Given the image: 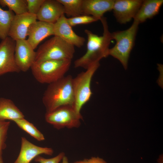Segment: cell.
Wrapping results in <instances>:
<instances>
[{
  "label": "cell",
  "instance_id": "obj_19",
  "mask_svg": "<svg viewBox=\"0 0 163 163\" xmlns=\"http://www.w3.org/2000/svg\"><path fill=\"white\" fill-rule=\"evenodd\" d=\"M15 14L12 11L5 10L0 7V39L8 37L11 24Z\"/></svg>",
  "mask_w": 163,
  "mask_h": 163
},
{
  "label": "cell",
  "instance_id": "obj_23",
  "mask_svg": "<svg viewBox=\"0 0 163 163\" xmlns=\"http://www.w3.org/2000/svg\"><path fill=\"white\" fill-rule=\"evenodd\" d=\"M10 122L0 120V163H4L2 151L6 147V141Z\"/></svg>",
  "mask_w": 163,
  "mask_h": 163
},
{
  "label": "cell",
  "instance_id": "obj_2",
  "mask_svg": "<svg viewBox=\"0 0 163 163\" xmlns=\"http://www.w3.org/2000/svg\"><path fill=\"white\" fill-rule=\"evenodd\" d=\"M73 78L71 75H69L49 84L42 97L43 103L46 112H51L63 106H73L74 96Z\"/></svg>",
  "mask_w": 163,
  "mask_h": 163
},
{
  "label": "cell",
  "instance_id": "obj_10",
  "mask_svg": "<svg viewBox=\"0 0 163 163\" xmlns=\"http://www.w3.org/2000/svg\"><path fill=\"white\" fill-rule=\"evenodd\" d=\"M143 0H114L112 10L117 21L125 24L134 18Z\"/></svg>",
  "mask_w": 163,
  "mask_h": 163
},
{
  "label": "cell",
  "instance_id": "obj_26",
  "mask_svg": "<svg viewBox=\"0 0 163 163\" xmlns=\"http://www.w3.org/2000/svg\"><path fill=\"white\" fill-rule=\"evenodd\" d=\"M65 156V153L62 152L56 156L50 158H46L38 155L35 158L34 160L39 163H59Z\"/></svg>",
  "mask_w": 163,
  "mask_h": 163
},
{
  "label": "cell",
  "instance_id": "obj_11",
  "mask_svg": "<svg viewBox=\"0 0 163 163\" xmlns=\"http://www.w3.org/2000/svg\"><path fill=\"white\" fill-rule=\"evenodd\" d=\"M37 20L36 15L28 12L15 14L11 24L8 37L15 41L26 39L30 26Z\"/></svg>",
  "mask_w": 163,
  "mask_h": 163
},
{
  "label": "cell",
  "instance_id": "obj_21",
  "mask_svg": "<svg viewBox=\"0 0 163 163\" xmlns=\"http://www.w3.org/2000/svg\"><path fill=\"white\" fill-rule=\"evenodd\" d=\"M20 128L38 141L44 140L43 134L32 123L24 118L13 121Z\"/></svg>",
  "mask_w": 163,
  "mask_h": 163
},
{
  "label": "cell",
  "instance_id": "obj_7",
  "mask_svg": "<svg viewBox=\"0 0 163 163\" xmlns=\"http://www.w3.org/2000/svg\"><path fill=\"white\" fill-rule=\"evenodd\" d=\"M45 118L47 122L59 129L64 128L78 127L82 117L76 113L73 106L67 105L46 112Z\"/></svg>",
  "mask_w": 163,
  "mask_h": 163
},
{
  "label": "cell",
  "instance_id": "obj_29",
  "mask_svg": "<svg viewBox=\"0 0 163 163\" xmlns=\"http://www.w3.org/2000/svg\"><path fill=\"white\" fill-rule=\"evenodd\" d=\"M61 163H69L68 158L65 155L63 158Z\"/></svg>",
  "mask_w": 163,
  "mask_h": 163
},
{
  "label": "cell",
  "instance_id": "obj_28",
  "mask_svg": "<svg viewBox=\"0 0 163 163\" xmlns=\"http://www.w3.org/2000/svg\"><path fill=\"white\" fill-rule=\"evenodd\" d=\"M72 163H88V159H84L82 160L77 161Z\"/></svg>",
  "mask_w": 163,
  "mask_h": 163
},
{
  "label": "cell",
  "instance_id": "obj_18",
  "mask_svg": "<svg viewBox=\"0 0 163 163\" xmlns=\"http://www.w3.org/2000/svg\"><path fill=\"white\" fill-rule=\"evenodd\" d=\"M24 116L10 99L0 97V120H10L24 118Z\"/></svg>",
  "mask_w": 163,
  "mask_h": 163
},
{
  "label": "cell",
  "instance_id": "obj_20",
  "mask_svg": "<svg viewBox=\"0 0 163 163\" xmlns=\"http://www.w3.org/2000/svg\"><path fill=\"white\" fill-rule=\"evenodd\" d=\"M63 6L64 14L74 17L83 15V0H57Z\"/></svg>",
  "mask_w": 163,
  "mask_h": 163
},
{
  "label": "cell",
  "instance_id": "obj_25",
  "mask_svg": "<svg viewBox=\"0 0 163 163\" xmlns=\"http://www.w3.org/2000/svg\"><path fill=\"white\" fill-rule=\"evenodd\" d=\"M27 12L35 15L39 11L44 0H26Z\"/></svg>",
  "mask_w": 163,
  "mask_h": 163
},
{
  "label": "cell",
  "instance_id": "obj_27",
  "mask_svg": "<svg viewBox=\"0 0 163 163\" xmlns=\"http://www.w3.org/2000/svg\"><path fill=\"white\" fill-rule=\"evenodd\" d=\"M88 163H107L103 159L98 157H92L88 159Z\"/></svg>",
  "mask_w": 163,
  "mask_h": 163
},
{
  "label": "cell",
  "instance_id": "obj_15",
  "mask_svg": "<svg viewBox=\"0 0 163 163\" xmlns=\"http://www.w3.org/2000/svg\"><path fill=\"white\" fill-rule=\"evenodd\" d=\"M54 35L53 24L37 21L29 28L27 40L34 50L43 40Z\"/></svg>",
  "mask_w": 163,
  "mask_h": 163
},
{
  "label": "cell",
  "instance_id": "obj_14",
  "mask_svg": "<svg viewBox=\"0 0 163 163\" xmlns=\"http://www.w3.org/2000/svg\"><path fill=\"white\" fill-rule=\"evenodd\" d=\"M63 14V6L57 0H44L36 15L38 21L54 24Z\"/></svg>",
  "mask_w": 163,
  "mask_h": 163
},
{
  "label": "cell",
  "instance_id": "obj_5",
  "mask_svg": "<svg viewBox=\"0 0 163 163\" xmlns=\"http://www.w3.org/2000/svg\"><path fill=\"white\" fill-rule=\"evenodd\" d=\"M75 52L74 46L54 36L39 46L36 52L35 62L63 59L72 60Z\"/></svg>",
  "mask_w": 163,
  "mask_h": 163
},
{
  "label": "cell",
  "instance_id": "obj_4",
  "mask_svg": "<svg viewBox=\"0 0 163 163\" xmlns=\"http://www.w3.org/2000/svg\"><path fill=\"white\" fill-rule=\"evenodd\" d=\"M139 24L134 21L127 30L111 33L112 39L115 40L116 44L109 49V55L119 60L125 69L127 68L129 59L134 45Z\"/></svg>",
  "mask_w": 163,
  "mask_h": 163
},
{
  "label": "cell",
  "instance_id": "obj_9",
  "mask_svg": "<svg viewBox=\"0 0 163 163\" xmlns=\"http://www.w3.org/2000/svg\"><path fill=\"white\" fill-rule=\"evenodd\" d=\"M14 56L20 71L26 72L35 62L36 52L27 40H18L15 41Z\"/></svg>",
  "mask_w": 163,
  "mask_h": 163
},
{
  "label": "cell",
  "instance_id": "obj_12",
  "mask_svg": "<svg viewBox=\"0 0 163 163\" xmlns=\"http://www.w3.org/2000/svg\"><path fill=\"white\" fill-rule=\"evenodd\" d=\"M67 18L63 14L53 24L54 35L74 46L81 47L84 45L85 39L74 31Z\"/></svg>",
  "mask_w": 163,
  "mask_h": 163
},
{
  "label": "cell",
  "instance_id": "obj_22",
  "mask_svg": "<svg viewBox=\"0 0 163 163\" xmlns=\"http://www.w3.org/2000/svg\"><path fill=\"white\" fill-rule=\"evenodd\" d=\"M0 5L8 7L9 10L14 12L15 15L27 12L26 0H0Z\"/></svg>",
  "mask_w": 163,
  "mask_h": 163
},
{
  "label": "cell",
  "instance_id": "obj_1",
  "mask_svg": "<svg viewBox=\"0 0 163 163\" xmlns=\"http://www.w3.org/2000/svg\"><path fill=\"white\" fill-rule=\"evenodd\" d=\"M100 20L103 28L102 35L99 36L88 30H85L88 37L87 50L85 54L75 61V68L82 67L86 69L109 55V46L112 40L111 33L109 30L106 18L103 17Z\"/></svg>",
  "mask_w": 163,
  "mask_h": 163
},
{
  "label": "cell",
  "instance_id": "obj_3",
  "mask_svg": "<svg viewBox=\"0 0 163 163\" xmlns=\"http://www.w3.org/2000/svg\"><path fill=\"white\" fill-rule=\"evenodd\" d=\"M71 60H49L34 62L30 69L34 77L41 84H49L61 78L69 70Z\"/></svg>",
  "mask_w": 163,
  "mask_h": 163
},
{
  "label": "cell",
  "instance_id": "obj_13",
  "mask_svg": "<svg viewBox=\"0 0 163 163\" xmlns=\"http://www.w3.org/2000/svg\"><path fill=\"white\" fill-rule=\"evenodd\" d=\"M53 153V151L52 148L37 146L29 142L25 137H21L20 153L14 163H30L40 155H52Z\"/></svg>",
  "mask_w": 163,
  "mask_h": 163
},
{
  "label": "cell",
  "instance_id": "obj_17",
  "mask_svg": "<svg viewBox=\"0 0 163 163\" xmlns=\"http://www.w3.org/2000/svg\"><path fill=\"white\" fill-rule=\"evenodd\" d=\"M163 3V0H143L134 21L139 24L157 14Z\"/></svg>",
  "mask_w": 163,
  "mask_h": 163
},
{
  "label": "cell",
  "instance_id": "obj_16",
  "mask_svg": "<svg viewBox=\"0 0 163 163\" xmlns=\"http://www.w3.org/2000/svg\"><path fill=\"white\" fill-rule=\"evenodd\" d=\"M114 0H83V14L92 16L97 21L106 12L112 10Z\"/></svg>",
  "mask_w": 163,
  "mask_h": 163
},
{
  "label": "cell",
  "instance_id": "obj_6",
  "mask_svg": "<svg viewBox=\"0 0 163 163\" xmlns=\"http://www.w3.org/2000/svg\"><path fill=\"white\" fill-rule=\"evenodd\" d=\"M100 66L99 62L94 63L78 74L72 79V87L74 96L73 107L76 113L82 115L80 111L83 106L92 94L91 84L93 75Z\"/></svg>",
  "mask_w": 163,
  "mask_h": 163
},
{
  "label": "cell",
  "instance_id": "obj_8",
  "mask_svg": "<svg viewBox=\"0 0 163 163\" xmlns=\"http://www.w3.org/2000/svg\"><path fill=\"white\" fill-rule=\"evenodd\" d=\"M15 41L9 37L0 43V76L8 73L21 71L15 60Z\"/></svg>",
  "mask_w": 163,
  "mask_h": 163
},
{
  "label": "cell",
  "instance_id": "obj_30",
  "mask_svg": "<svg viewBox=\"0 0 163 163\" xmlns=\"http://www.w3.org/2000/svg\"><path fill=\"white\" fill-rule=\"evenodd\" d=\"M158 163H163L162 156H161L159 158Z\"/></svg>",
  "mask_w": 163,
  "mask_h": 163
},
{
  "label": "cell",
  "instance_id": "obj_24",
  "mask_svg": "<svg viewBox=\"0 0 163 163\" xmlns=\"http://www.w3.org/2000/svg\"><path fill=\"white\" fill-rule=\"evenodd\" d=\"M67 20L68 24L72 27L79 24H89L97 21L92 16L84 14L67 18Z\"/></svg>",
  "mask_w": 163,
  "mask_h": 163
}]
</instances>
